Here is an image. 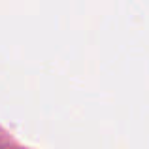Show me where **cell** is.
Returning a JSON list of instances; mask_svg holds the SVG:
<instances>
[]
</instances>
